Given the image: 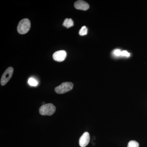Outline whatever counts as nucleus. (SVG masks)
Returning a JSON list of instances; mask_svg holds the SVG:
<instances>
[{
    "mask_svg": "<svg viewBox=\"0 0 147 147\" xmlns=\"http://www.w3.org/2000/svg\"><path fill=\"white\" fill-rule=\"evenodd\" d=\"M31 24L28 18H24L20 21L17 27V30L19 34H25L28 32L30 28Z\"/></svg>",
    "mask_w": 147,
    "mask_h": 147,
    "instance_id": "1",
    "label": "nucleus"
},
{
    "mask_svg": "<svg viewBox=\"0 0 147 147\" xmlns=\"http://www.w3.org/2000/svg\"><path fill=\"white\" fill-rule=\"evenodd\" d=\"M56 111V107L52 103L44 104L39 108L40 114L42 115L51 116Z\"/></svg>",
    "mask_w": 147,
    "mask_h": 147,
    "instance_id": "2",
    "label": "nucleus"
},
{
    "mask_svg": "<svg viewBox=\"0 0 147 147\" xmlns=\"http://www.w3.org/2000/svg\"><path fill=\"white\" fill-rule=\"evenodd\" d=\"M73 84L71 82H65L56 87L55 91L59 94H63L70 91L73 88Z\"/></svg>",
    "mask_w": 147,
    "mask_h": 147,
    "instance_id": "3",
    "label": "nucleus"
},
{
    "mask_svg": "<svg viewBox=\"0 0 147 147\" xmlns=\"http://www.w3.org/2000/svg\"><path fill=\"white\" fill-rule=\"evenodd\" d=\"M13 71V68L12 67H9L4 72L1 80V84L2 86H4L9 81L12 76Z\"/></svg>",
    "mask_w": 147,
    "mask_h": 147,
    "instance_id": "4",
    "label": "nucleus"
},
{
    "mask_svg": "<svg viewBox=\"0 0 147 147\" xmlns=\"http://www.w3.org/2000/svg\"><path fill=\"white\" fill-rule=\"evenodd\" d=\"M67 56V53L64 50H59L54 53L53 55V59L58 62L64 61Z\"/></svg>",
    "mask_w": 147,
    "mask_h": 147,
    "instance_id": "5",
    "label": "nucleus"
},
{
    "mask_svg": "<svg viewBox=\"0 0 147 147\" xmlns=\"http://www.w3.org/2000/svg\"><path fill=\"white\" fill-rule=\"evenodd\" d=\"M90 141L89 133L88 132H84L80 137L79 140V144L81 147H85L88 144Z\"/></svg>",
    "mask_w": 147,
    "mask_h": 147,
    "instance_id": "6",
    "label": "nucleus"
},
{
    "mask_svg": "<svg viewBox=\"0 0 147 147\" xmlns=\"http://www.w3.org/2000/svg\"><path fill=\"white\" fill-rule=\"evenodd\" d=\"M74 7L79 10L86 11L89 8V5L84 1H77L74 3Z\"/></svg>",
    "mask_w": 147,
    "mask_h": 147,
    "instance_id": "7",
    "label": "nucleus"
},
{
    "mask_svg": "<svg viewBox=\"0 0 147 147\" xmlns=\"http://www.w3.org/2000/svg\"><path fill=\"white\" fill-rule=\"evenodd\" d=\"M74 25L73 21L71 18H66L64 21L63 26H64L66 27L67 28H71Z\"/></svg>",
    "mask_w": 147,
    "mask_h": 147,
    "instance_id": "8",
    "label": "nucleus"
},
{
    "mask_svg": "<svg viewBox=\"0 0 147 147\" xmlns=\"http://www.w3.org/2000/svg\"><path fill=\"white\" fill-rule=\"evenodd\" d=\"M28 83L29 85L32 86H36L38 85V83L37 82L36 80L32 78H30L29 79Z\"/></svg>",
    "mask_w": 147,
    "mask_h": 147,
    "instance_id": "9",
    "label": "nucleus"
},
{
    "mask_svg": "<svg viewBox=\"0 0 147 147\" xmlns=\"http://www.w3.org/2000/svg\"><path fill=\"white\" fill-rule=\"evenodd\" d=\"M88 34V29L87 27L84 26L82 27L79 30V34L81 36L86 35Z\"/></svg>",
    "mask_w": 147,
    "mask_h": 147,
    "instance_id": "10",
    "label": "nucleus"
},
{
    "mask_svg": "<svg viewBox=\"0 0 147 147\" xmlns=\"http://www.w3.org/2000/svg\"><path fill=\"white\" fill-rule=\"evenodd\" d=\"M127 147H139V144L135 141H131L129 142Z\"/></svg>",
    "mask_w": 147,
    "mask_h": 147,
    "instance_id": "11",
    "label": "nucleus"
},
{
    "mask_svg": "<svg viewBox=\"0 0 147 147\" xmlns=\"http://www.w3.org/2000/svg\"><path fill=\"white\" fill-rule=\"evenodd\" d=\"M113 56L115 57H121V51L119 49H115L114 50L113 52Z\"/></svg>",
    "mask_w": 147,
    "mask_h": 147,
    "instance_id": "12",
    "label": "nucleus"
},
{
    "mask_svg": "<svg viewBox=\"0 0 147 147\" xmlns=\"http://www.w3.org/2000/svg\"><path fill=\"white\" fill-rule=\"evenodd\" d=\"M130 56V54L127 52L126 50H123L121 51V57H128Z\"/></svg>",
    "mask_w": 147,
    "mask_h": 147,
    "instance_id": "13",
    "label": "nucleus"
}]
</instances>
